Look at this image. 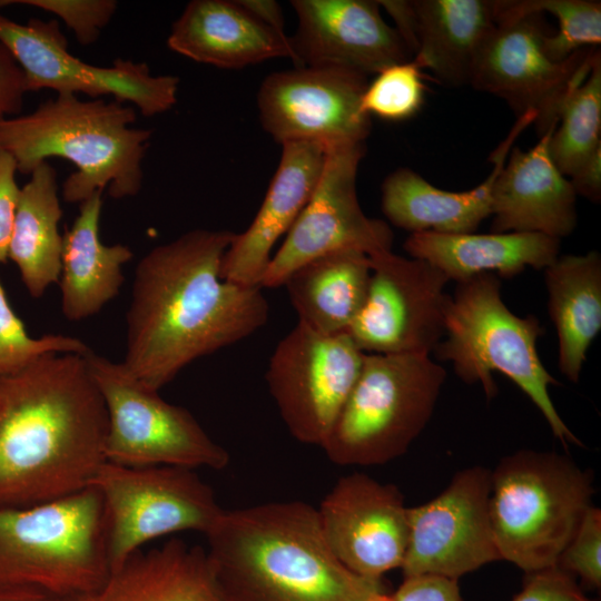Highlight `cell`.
Listing matches in <instances>:
<instances>
[{
    "mask_svg": "<svg viewBox=\"0 0 601 601\" xmlns=\"http://www.w3.org/2000/svg\"><path fill=\"white\" fill-rule=\"evenodd\" d=\"M235 233L194 229L158 245L138 263L127 314L125 367L159 391L195 359L263 327L260 286L220 276Z\"/></svg>",
    "mask_w": 601,
    "mask_h": 601,
    "instance_id": "6da1fadb",
    "label": "cell"
},
{
    "mask_svg": "<svg viewBox=\"0 0 601 601\" xmlns=\"http://www.w3.org/2000/svg\"><path fill=\"white\" fill-rule=\"evenodd\" d=\"M107 412L85 355L46 354L0 374V506H29L90 485Z\"/></svg>",
    "mask_w": 601,
    "mask_h": 601,
    "instance_id": "7a4b0ae2",
    "label": "cell"
},
{
    "mask_svg": "<svg viewBox=\"0 0 601 601\" xmlns=\"http://www.w3.org/2000/svg\"><path fill=\"white\" fill-rule=\"evenodd\" d=\"M206 538L224 601H366L385 592L382 579L335 556L317 510L302 501L224 510Z\"/></svg>",
    "mask_w": 601,
    "mask_h": 601,
    "instance_id": "3957f363",
    "label": "cell"
},
{
    "mask_svg": "<svg viewBox=\"0 0 601 601\" xmlns=\"http://www.w3.org/2000/svg\"><path fill=\"white\" fill-rule=\"evenodd\" d=\"M134 107L112 99L82 100L58 93L28 115L0 122V150L18 171L30 174L48 158L72 162L77 170L62 185L68 203H82L106 188L115 199L137 195L151 130L136 128Z\"/></svg>",
    "mask_w": 601,
    "mask_h": 601,
    "instance_id": "277c9868",
    "label": "cell"
},
{
    "mask_svg": "<svg viewBox=\"0 0 601 601\" xmlns=\"http://www.w3.org/2000/svg\"><path fill=\"white\" fill-rule=\"evenodd\" d=\"M543 333L535 316H518L504 304L499 276L483 273L456 284L446 307L445 339L433 352L439 361L452 364L461 381L480 384L487 400L497 394L493 373L504 374L539 408L565 449L583 446L549 394V386L559 382L538 354Z\"/></svg>",
    "mask_w": 601,
    "mask_h": 601,
    "instance_id": "5b68a950",
    "label": "cell"
},
{
    "mask_svg": "<svg viewBox=\"0 0 601 601\" xmlns=\"http://www.w3.org/2000/svg\"><path fill=\"white\" fill-rule=\"evenodd\" d=\"M593 474L568 454L520 450L491 470L490 519L501 560L531 573L558 564L592 506Z\"/></svg>",
    "mask_w": 601,
    "mask_h": 601,
    "instance_id": "8992f818",
    "label": "cell"
},
{
    "mask_svg": "<svg viewBox=\"0 0 601 601\" xmlns=\"http://www.w3.org/2000/svg\"><path fill=\"white\" fill-rule=\"evenodd\" d=\"M102 499L89 485L29 506H0V587H30L62 598L108 578Z\"/></svg>",
    "mask_w": 601,
    "mask_h": 601,
    "instance_id": "52a82bcc",
    "label": "cell"
},
{
    "mask_svg": "<svg viewBox=\"0 0 601 601\" xmlns=\"http://www.w3.org/2000/svg\"><path fill=\"white\" fill-rule=\"evenodd\" d=\"M446 372L428 355L365 353L357 381L321 446L334 464L371 466L403 455L427 425Z\"/></svg>",
    "mask_w": 601,
    "mask_h": 601,
    "instance_id": "ba28073f",
    "label": "cell"
},
{
    "mask_svg": "<svg viewBox=\"0 0 601 601\" xmlns=\"http://www.w3.org/2000/svg\"><path fill=\"white\" fill-rule=\"evenodd\" d=\"M107 412L105 460L131 467L221 470L228 452L186 408L168 403L120 363L85 355Z\"/></svg>",
    "mask_w": 601,
    "mask_h": 601,
    "instance_id": "9c48e42d",
    "label": "cell"
},
{
    "mask_svg": "<svg viewBox=\"0 0 601 601\" xmlns=\"http://www.w3.org/2000/svg\"><path fill=\"white\" fill-rule=\"evenodd\" d=\"M104 502L110 572L157 538L207 534L224 509L193 469L131 467L105 461L90 483Z\"/></svg>",
    "mask_w": 601,
    "mask_h": 601,
    "instance_id": "30bf717a",
    "label": "cell"
},
{
    "mask_svg": "<svg viewBox=\"0 0 601 601\" xmlns=\"http://www.w3.org/2000/svg\"><path fill=\"white\" fill-rule=\"evenodd\" d=\"M544 13H516L499 0L497 22L477 56L470 86L502 98L516 117L533 112L539 135L558 125V109L570 88L584 79L599 47L551 60L543 49Z\"/></svg>",
    "mask_w": 601,
    "mask_h": 601,
    "instance_id": "8fae6325",
    "label": "cell"
},
{
    "mask_svg": "<svg viewBox=\"0 0 601 601\" xmlns=\"http://www.w3.org/2000/svg\"><path fill=\"white\" fill-rule=\"evenodd\" d=\"M0 43L20 66L27 91L111 96L134 104L144 116L166 112L177 102L178 77L154 76L146 63L132 60L117 59L109 67L83 62L68 50L56 20L18 23L0 16Z\"/></svg>",
    "mask_w": 601,
    "mask_h": 601,
    "instance_id": "7c38bea8",
    "label": "cell"
},
{
    "mask_svg": "<svg viewBox=\"0 0 601 601\" xmlns=\"http://www.w3.org/2000/svg\"><path fill=\"white\" fill-rule=\"evenodd\" d=\"M364 355L348 334L324 335L299 322L278 343L266 380L293 437L323 445L357 381Z\"/></svg>",
    "mask_w": 601,
    "mask_h": 601,
    "instance_id": "4fadbf2b",
    "label": "cell"
},
{
    "mask_svg": "<svg viewBox=\"0 0 601 601\" xmlns=\"http://www.w3.org/2000/svg\"><path fill=\"white\" fill-rule=\"evenodd\" d=\"M370 258L366 300L346 334L364 353L430 355L444 336L450 279L428 262L392 250Z\"/></svg>",
    "mask_w": 601,
    "mask_h": 601,
    "instance_id": "5bb4252c",
    "label": "cell"
},
{
    "mask_svg": "<svg viewBox=\"0 0 601 601\" xmlns=\"http://www.w3.org/2000/svg\"><path fill=\"white\" fill-rule=\"evenodd\" d=\"M365 149V142L326 148L316 188L273 255L262 287L282 286L294 269L332 252L356 249L371 256L392 250L390 226L367 217L358 203L356 178Z\"/></svg>",
    "mask_w": 601,
    "mask_h": 601,
    "instance_id": "9a60e30c",
    "label": "cell"
},
{
    "mask_svg": "<svg viewBox=\"0 0 601 601\" xmlns=\"http://www.w3.org/2000/svg\"><path fill=\"white\" fill-rule=\"evenodd\" d=\"M491 470H460L428 502L408 508L404 578L432 574L459 580L500 561L490 519Z\"/></svg>",
    "mask_w": 601,
    "mask_h": 601,
    "instance_id": "2e32d148",
    "label": "cell"
},
{
    "mask_svg": "<svg viewBox=\"0 0 601 601\" xmlns=\"http://www.w3.org/2000/svg\"><path fill=\"white\" fill-rule=\"evenodd\" d=\"M367 83V75L336 67L273 72L257 93L260 124L280 145L365 142L372 128L361 107Z\"/></svg>",
    "mask_w": 601,
    "mask_h": 601,
    "instance_id": "e0dca14e",
    "label": "cell"
},
{
    "mask_svg": "<svg viewBox=\"0 0 601 601\" xmlns=\"http://www.w3.org/2000/svg\"><path fill=\"white\" fill-rule=\"evenodd\" d=\"M316 510L328 546L352 572L382 579L402 566L408 508L394 484L352 473L335 483Z\"/></svg>",
    "mask_w": 601,
    "mask_h": 601,
    "instance_id": "ac0fdd59",
    "label": "cell"
},
{
    "mask_svg": "<svg viewBox=\"0 0 601 601\" xmlns=\"http://www.w3.org/2000/svg\"><path fill=\"white\" fill-rule=\"evenodd\" d=\"M297 29L290 39L296 67H336L377 73L411 59L397 31L371 0H293Z\"/></svg>",
    "mask_w": 601,
    "mask_h": 601,
    "instance_id": "d6986e66",
    "label": "cell"
},
{
    "mask_svg": "<svg viewBox=\"0 0 601 601\" xmlns=\"http://www.w3.org/2000/svg\"><path fill=\"white\" fill-rule=\"evenodd\" d=\"M325 155L326 147L316 142L282 145L277 170L256 216L246 230L234 235L224 255L223 279L260 286L274 246L286 236L316 188Z\"/></svg>",
    "mask_w": 601,
    "mask_h": 601,
    "instance_id": "ffe728a7",
    "label": "cell"
},
{
    "mask_svg": "<svg viewBox=\"0 0 601 601\" xmlns=\"http://www.w3.org/2000/svg\"><path fill=\"white\" fill-rule=\"evenodd\" d=\"M555 127L526 151L512 147L492 188V233H539L561 239L577 227V194L549 152Z\"/></svg>",
    "mask_w": 601,
    "mask_h": 601,
    "instance_id": "44dd1931",
    "label": "cell"
},
{
    "mask_svg": "<svg viewBox=\"0 0 601 601\" xmlns=\"http://www.w3.org/2000/svg\"><path fill=\"white\" fill-rule=\"evenodd\" d=\"M516 117L504 140L490 155L491 173L476 187L466 191L440 189L407 167L391 173L382 184V211L396 227L413 233H474L491 216L492 188L501 167L518 137L536 116Z\"/></svg>",
    "mask_w": 601,
    "mask_h": 601,
    "instance_id": "7402d4cb",
    "label": "cell"
},
{
    "mask_svg": "<svg viewBox=\"0 0 601 601\" xmlns=\"http://www.w3.org/2000/svg\"><path fill=\"white\" fill-rule=\"evenodd\" d=\"M167 45L196 62L225 69L276 58L294 61L289 37L269 29L238 1H190L173 23Z\"/></svg>",
    "mask_w": 601,
    "mask_h": 601,
    "instance_id": "603a6c76",
    "label": "cell"
},
{
    "mask_svg": "<svg viewBox=\"0 0 601 601\" xmlns=\"http://www.w3.org/2000/svg\"><path fill=\"white\" fill-rule=\"evenodd\" d=\"M412 59L444 86L471 83L482 46L497 22L499 0H412Z\"/></svg>",
    "mask_w": 601,
    "mask_h": 601,
    "instance_id": "cb8c5ba5",
    "label": "cell"
},
{
    "mask_svg": "<svg viewBox=\"0 0 601 601\" xmlns=\"http://www.w3.org/2000/svg\"><path fill=\"white\" fill-rule=\"evenodd\" d=\"M403 247L456 284L483 273L510 278L526 267L545 269L560 256V239L539 233L423 231L411 234Z\"/></svg>",
    "mask_w": 601,
    "mask_h": 601,
    "instance_id": "d4e9b609",
    "label": "cell"
},
{
    "mask_svg": "<svg viewBox=\"0 0 601 601\" xmlns=\"http://www.w3.org/2000/svg\"><path fill=\"white\" fill-rule=\"evenodd\" d=\"M68 601H224L206 551L170 540L137 551L97 589Z\"/></svg>",
    "mask_w": 601,
    "mask_h": 601,
    "instance_id": "484cf974",
    "label": "cell"
},
{
    "mask_svg": "<svg viewBox=\"0 0 601 601\" xmlns=\"http://www.w3.org/2000/svg\"><path fill=\"white\" fill-rule=\"evenodd\" d=\"M101 195L80 204L79 215L62 235L59 285L61 309L69 321L88 318L114 299L124 283L122 266L134 256L122 244L100 240Z\"/></svg>",
    "mask_w": 601,
    "mask_h": 601,
    "instance_id": "4316f807",
    "label": "cell"
},
{
    "mask_svg": "<svg viewBox=\"0 0 601 601\" xmlns=\"http://www.w3.org/2000/svg\"><path fill=\"white\" fill-rule=\"evenodd\" d=\"M371 258L356 249L316 257L285 279L298 322L324 335L346 333L366 300Z\"/></svg>",
    "mask_w": 601,
    "mask_h": 601,
    "instance_id": "83f0119b",
    "label": "cell"
},
{
    "mask_svg": "<svg viewBox=\"0 0 601 601\" xmlns=\"http://www.w3.org/2000/svg\"><path fill=\"white\" fill-rule=\"evenodd\" d=\"M549 314L558 334L559 368L578 383L587 352L601 329V256H559L544 269Z\"/></svg>",
    "mask_w": 601,
    "mask_h": 601,
    "instance_id": "f1b7e54d",
    "label": "cell"
},
{
    "mask_svg": "<svg viewBox=\"0 0 601 601\" xmlns=\"http://www.w3.org/2000/svg\"><path fill=\"white\" fill-rule=\"evenodd\" d=\"M61 217L56 170L43 161L20 188L8 246V258L16 264L23 285L35 298L59 282L63 239L59 233Z\"/></svg>",
    "mask_w": 601,
    "mask_h": 601,
    "instance_id": "f546056e",
    "label": "cell"
},
{
    "mask_svg": "<svg viewBox=\"0 0 601 601\" xmlns=\"http://www.w3.org/2000/svg\"><path fill=\"white\" fill-rule=\"evenodd\" d=\"M558 125L549 140L550 156L570 178L601 149V51L598 49L589 75L573 85L561 101Z\"/></svg>",
    "mask_w": 601,
    "mask_h": 601,
    "instance_id": "4dcf8cb0",
    "label": "cell"
},
{
    "mask_svg": "<svg viewBox=\"0 0 601 601\" xmlns=\"http://www.w3.org/2000/svg\"><path fill=\"white\" fill-rule=\"evenodd\" d=\"M516 13L549 12L558 21L555 33L543 39L546 56L556 62L601 43V2L595 0H505Z\"/></svg>",
    "mask_w": 601,
    "mask_h": 601,
    "instance_id": "1f68e13d",
    "label": "cell"
},
{
    "mask_svg": "<svg viewBox=\"0 0 601 601\" xmlns=\"http://www.w3.org/2000/svg\"><path fill=\"white\" fill-rule=\"evenodd\" d=\"M375 75L362 97L364 114L386 121H404L421 110L426 87L422 69L413 59L386 67Z\"/></svg>",
    "mask_w": 601,
    "mask_h": 601,
    "instance_id": "d6a6232c",
    "label": "cell"
},
{
    "mask_svg": "<svg viewBox=\"0 0 601 601\" xmlns=\"http://www.w3.org/2000/svg\"><path fill=\"white\" fill-rule=\"evenodd\" d=\"M89 352L76 337L55 334L31 337L12 309L0 280V374L18 371L50 353L86 355Z\"/></svg>",
    "mask_w": 601,
    "mask_h": 601,
    "instance_id": "836d02e7",
    "label": "cell"
},
{
    "mask_svg": "<svg viewBox=\"0 0 601 601\" xmlns=\"http://www.w3.org/2000/svg\"><path fill=\"white\" fill-rule=\"evenodd\" d=\"M581 578L592 589L601 588V510L590 506L556 564Z\"/></svg>",
    "mask_w": 601,
    "mask_h": 601,
    "instance_id": "e575fe53",
    "label": "cell"
},
{
    "mask_svg": "<svg viewBox=\"0 0 601 601\" xmlns=\"http://www.w3.org/2000/svg\"><path fill=\"white\" fill-rule=\"evenodd\" d=\"M8 3L28 4L59 17L75 33L82 45L97 40L117 10L114 0H9Z\"/></svg>",
    "mask_w": 601,
    "mask_h": 601,
    "instance_id": "d590c367",
    "label": "cell"
},
{
    "mask_svg": "<svg viewBox=\"0 0 601 601\" xmlns=\"http://www.w3.org/2000/svg\"><path fill=\"white\" fill-rule=\"evenodd\" d=\"M512 601H595L588 598L572 574L558 565L525 573L521 591Z\"/></svg>",
    "mask_w": 601,
    "mask_h": 601,
    "instance_id": "8d00e7d4",
    "label": "cell"
},
{
    "mask_svg": "<svg viewBox=\"0 0 601 601\" xmlns=\"http://www.w3.org/2000/svg\"><path fill=\"white\" fill-rule=\"evenodd\" d=\"M394 601H464L457 580L432 574L404 578Z\"/></svg>",
    "mask_w": 601,
    "mask_h": 601,
    "instance_id": "74e56055",
    "label": "cell"
},
{
    "mask_svg": "<svg viewBox=\"0 0 601 601\" xmlns=\"http://www.w3.org/2000/svg\"><path fill=\"white\" fill-rule=\"evenodd\" d=\"M17 171L14 158L0 150V263L8 259V246L20 194L16 180Z\"/></svg>",
    "mask_w": 601,
    "mask_h": 601,
    "instance_id": "f35d334b",
    "label": "cell"
},
{
    "mask_svg": "<svg viewBox=\"0 0 601 601\" xmlns=\"http://www.w3.org/2000/svg\"><path fill=\"white\" fill-rule=\"evenodd\" d=\"M27 92L23 72L8 51L0 43V122L22 106Z\"/></svg>",
    "mask_w": 601,
    "mask_h": 601,
    "instance_id": "ab89813d",
    "label": "cell"
},
{
    "mask_svg": "<svg viewBox=\"0 0 601 601\" xmlns=\"http://www.w3.org/2000/svg\"><path fill=\"white\" fill-rule=\"evenodd\" d=\"M577 196L592 203L601 200V149L597 150L570 178Z\"/></svg>",
    "mask_w": 601,
    "mask_h": 601,
    "instance_id": "60d3db41",
    "label": "cell"
},
{
    "mask_svg": "<svg viewBox=\"0 0 601 601\" xmlns=\"http://www.w3.org/2000/svg\"><path fill=\"white\" fill-rule=\"evenodd\" d=\"M249 13L276 33L287 37L280 6L273 0H237Z\"/></svg>",
    "mask_w": 601,
    "mask_h": 601,
    "instance_id": "b9f144b4",
    "label": "cell"
},
{
    "mask_svg": "<svg viewBox=\"0 0 601 601\" xmlns=\"http://www.w3.org/2000/svg\"><path fill=\"white\" fill-rule=\"evenodd\" d=\"M0 601H68V598L30 587H0Z\"/></svg>",
    "mask_w": 601,
    "mask_h": 601,
    "instance_id": "7bdbcfd3",
    "label": "cell"
},
{
    "mask_svg": "<svg viewBox=\"0 0 601 601\" xmlns=\"http://www.w3.org/2000/svg\"><path fill=\"white\" fill-rule=\"evenodd\" d=\"M366 601H394L392 595L386 594V592L377 593L373 597H371Z\"/></svg>",
    "mask_w": 601,
    "mask_h": 601,
    "instance_id": "ee69618b",
    "label": "cell"
}]
</instances>
